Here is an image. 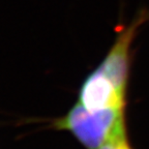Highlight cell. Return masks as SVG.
I'll return each mask as SVG.
<instances>
[{
	"label": "cell",
	"mask_w": 149,
	"mask_h": 149,
	"mask_svg": "<svg viewBox=\"0 0 149 149\" xmlns=\"http://www.w3.org/2000/svg\"><path fill=\"white\" fill-rule=\"evenodd\" d=\"M98 149H133V147L130 146V142H128L126 134H124V135L118 136V137L109 140L107 143H105Z\"/></svg>",
	"instance_id": "4"
},
{
	"label": "cell",
	"mask_w": 149,
	"mask_h": 149,
	"mask_svg": "<svg viewBox=\"0 0 149 149\" xmlns=\"http://www.w3.org/2000/svg\"><path fill=\"white\" fill-rule=\"evenodd\" d=\"M124 110L90 111L78 102L54 125L70 133L86 149H98L109 140L126 134Z\"/></svg>",
	"instance_id": "1"
},
{
	"label": "cell",
	"mask_w": 149,
	"mask_h": 149,
	"mask_svg": "<svg viewBox=\"0 0 149 149\" xmlns=\"http://www.w3.org/2000/svg\"><path fill=\"white\" fill-rule=\"evenodd\" d=\"M125 94L94 70L84 80L78 102L90 111L125 108Z\"/></svg>",
	"instance_id": "3"
},
{
	"label": "cell",
	"mask_w": 149,
	"mask_h": 149,
	"mask_svg": "<svg viewBox=\"0 0 149 149\" xmlns=\"http://www.w3.org/2000/svg\"><path fill=\"white\" fill-rule=\"evenodd\" d=\"M149 20L148 9H141L130 24L119 31L113 46L95 68L121 92L126 93L130 66V49L140 27Z\"/></svg>",
	"instance_id": "2"
}]
</instances>
